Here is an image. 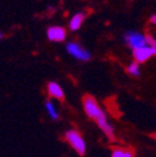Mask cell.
I'll use <instances>...</instances> for the list:
<instances>
[{
	"instance_id": "cell-1",
	"label": "cell",
	"mask_w": 156,
	"mask_h": 157,
	"mask_svg": "<svg viewBox=\"0 0 156 157\" xmlns=\"http://www.w3.org/2000/svg\"><path fill=\"white\" fill-rule=\"evenodd\" d=\"M83 105H84V110H85L86 115L90 117V119L96 121V124L99 125V127L105 132V135L109 137L110 140H114L115 135H114L112 127L107 124L106 116H105L104 111L99 107L96 100L94 99L92 96H90V95H85L84 99H83Z\"/></svg>"
},
{
	"instance_id": "cell-2",
	"label": "cell",
	"mask_w": 156,
	"mask_h": 157,
	"mask_svg": "<svg viewBox=\"0 0 156 157\" xmlns=\"http://www.w3.org/2000/svg\"><path fill=\"white\" fill-rule=\"evenodd\" d=\"M65 139H66V141L75 148V151L79 153L80 156H83V155L85 153V148H86L85 142H84V140H83L81 135L77 132V131H75V130L68 131V132L65 133Z\"/></svg>"
},
{
	"instance_id": "cell-3",
	"label": "cell",
	"mask_w": 156,
	"mask_h": 157,
	"mask_svg": "<svg viewBox=\"0 0 156 157\" xmlns=\"http://www.w3.org/2000/svg\"><path fill=\"white\" fill-rule=\"evenodd\" d=\"M125 40L126 43L135 49H140V48H144L146 46V41H145V36H142L141 34L139 33H127L125 35Z\"/></svg>"
},
{
	"instance_id": "cell-4",
	"label": "cell",
	"mask_w": 156,
	"mask_h": 157,
	"mask_svg": "<svg viewBox=\"0 0 156 157\" xmlns=\"http://www.w3.org/2000/svg\"><path fill=\"white\" fill-rule=\"evenodd\" d=\"M156 52V48H140V49H135L134 50V57L136 60V64L139 63H145L151 55H155Z\"/></svg>"
},
{
	"instance_id": "cell-5",
	"label": "cell",
	"mask_w": 156,
	"mask_h": 157,
	"mask_svg": "<svg viewBox=\"0 0 156 157\" xmlns=\"http://www.w3.org/2000/svg\"><path fill=\"white\" fill-rule=\"evenodd\" d=\"M68 51L71 55H74L76 59H80V60H84V61H86V60L90 59V54L88 51H85L81 46L75 44V43H70L68 45Z\"/></svg>"
},
{
	"instance_id": "cell-6",
	"label": "cell",
	"mask_w": 156,
	"mask_h": 157,
	"mask_svg": "<svg viewBox=\"0 0 156 157\" xmlns=\"http://www.w3.org/2000/svg\"><path fill=\"white\" fill-rule=\"evenodd\" d=\"M66 36V31L64 28L60 26H53L48 30V37L50 41H63Z\"/></svg>"
},
{
	"instance_id": "cell-7",
	"label": "cell",
	"mask_w": 156,
	"mask_h": 157,
	"mask_svg": "<svg viewBox=\"0 0 156 157\" xmlns=\"http://www.w3.org/2000/svg\"><path fill=\"white\" fill-rule=\"evenodd\" d=\"M111 157H135V151L131 147L115 146L112 147Z\"/></svg>"
},
{
	"instance_id": "cell-8",
	"label": "cell",
	"mask_w": 156,
	"mask_h": 157,
	"mask_svg": "<svg viewBox=\"0 0 156 157\" xmlns=\"http://www.w3.org/2000/svg\"><path fill=\"white\" fill-rule=\"evenodd\" d=\"M48 92L51 97H55L57 100H64V92L61 87L56 82H49L48 84Z\"/></svg>"
},
{
	"instance_id": "cell-9",
	"label": "cell",
	"mask_w": 156,
	"mask_h": 157,
	"mask_svg": "<svg viewBox=\"0 0 156 157\" xmlns=\"http://www.w3.org/2000/svg\"><path fill=\"white\" fill-rule=\"evenodd\" d=\"M84 17H85L84 14H76V15L71 19V21H70V29H71V30H77V29H79L80 25H81L83 21H84Z\"/></svg>"
},
{
	"instance_id": "cell-10",
	"label": "cell",
	"mask_w": 156,
	"mask_h": 157,
	"mask_svg": "<svg viewBox=\"0 0 156 157\" xmlns=\"http://www.w3.org/2000/svg\"><path fill=\"white\" fill-rule=\"evenodd\" d=\"M127 72L134 75V76H139L140 74V69H139V64H136V63H132L130 64V66L127 67Z\"/></svg>"
},
{
	"instance_id": "cell-11",
	"label": "cell",
	"mask_w": 156,
	"mask_h": 157,
	"mask_svg": "<svg viewBox=\"0 0 156 157\" xmlns=\"http://www.w3.org/2000/svg\"><path fill=\"white\" fill-rule=\"evenodd\" d=\"M46 110H48V112H49L50 117H53L54 120H56V119H57V112L55 111L54 105H53L50 101H48V102H46Z\"/></svg>"
},
{
	"instance_id": "cell-12",
	"label": "cell",
	"mask_w": 156,
	"mask_h": 157,
	"mask_svg": "<svg viewBox=\"0 0 156 157\" xmlns=\"http://www.w3.org/2000/svg\"><path fill=\"white\" fill-rule=\"evenodd\" d=\"M155 17H156L155 15H152V16H151V23H152V24H155V21H156V19H155Z\"/></svg>"
},
{
	"instance_id": "cell-13",
	"label": "cell",
	"mask_w": 156,
	"mask_h": 157,
	"mask_svg": "<svg viewBox=\"0 0 156 157\" xmlns=\"http://www.w3.org/2000/svg\"><path fill=\"white\" fill-rule=\"evenodd\" d=\"M0 39H2V34H0Z\"/></svg>"
}]
</instances>
